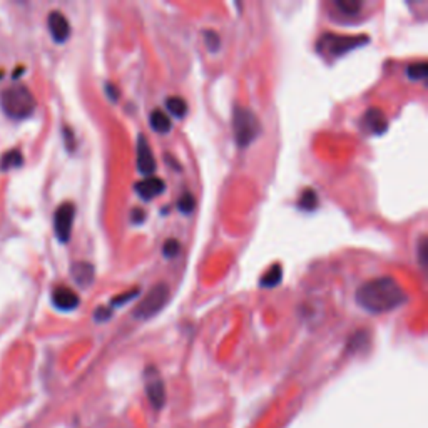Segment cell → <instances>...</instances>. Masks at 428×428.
Here are the masks:
<instances>
[{"label":"cell","instance_id":"1","mask_svg":"<svg viewBox=\"0 0 428 428\" xmlns=\"http://www.w3.org/2000/svg\"><path fill=\"white\" fill-rule=\"evenodd\" d=\"M356 303L372 314H381L396 310L407 303V291L400 286L396 279L381 276L370 279L356 290Z\"/></svg>","mask_w":428,"mask_h":428},{"label":"cell","instance_id":"2","mask_svg":"<svg viewBox=\"0 0 428 428\" xmlns=\"http://www.w3.org/2000/svg\"><path fill=\"white\" fill-rule=\"evenodd\" d=\"M0 107L9 118L25 119L36 111V99L24 84H14L0 94Z\"/></svg>","mask_w":428,"mask_h":428},{"label":"cell","instance_id":"3","mask_svg":"<svg viewBox=\"0 0 428 428\" xmlns=\"http://www.w3.org/2000/svg\"><path fill=\"white\" fill-rule=\"evenodd\" d=\"M233 129H235V139L238 147L246 149L250 144L258 138L261 131V124L255 112L248 107H236L235 118H233Z\"/></svg>","mask_w":428,"mask_h":428},{"label":"cell","instance_id":"4","mask_svg":"<svg viewBox=\"0 0 428 428\" xmlns=\"http://www.w3.org/2000/svg\"><path fill=\"white\" fill-rule=\"evenodd\" d=\"M171 297L169 285L166 283H158L147 291L146 297L142 298V301L136 306L134 310V318L138 320H149V318L156 317L164 306L167 305Z\"/></svg>","mask_w":428,"mask_h":428},{"label":"cell","instance_id":"5","mask_svg":"<svg viewBox=\"0 0 428 428\" xmlns=\"http://www.w3.org/2000/svg\"><path fill=\"white\" fill-rule=\"evenodd\" d=\"M74 216H76V206L72 202H64L57 208L56 214H54V231H56L57 239L61 243H69L72 235V224Z\"/></svg>","mask_w":428,"mask_h":428},{"label":"cell","instance_id":"6","mask_svg":"<svg viewBox=\"0 0 428 428\" xmlns=\"http://www.w3.org/2000/svg\"><path fill=\"white\" fill-rule=\"evenodd\" d=\"M146 395L156 410H162L166 405V387L161 375L154 367L146 370Z\"/></svg>","mask_w":428,"mask_h":428},{"label":"cell","instance_id":"7","mask_svg":"<svg viewBox=\"0 0 428 428\" xmlns=\"http://www.w3.org/2000/svg\"><path fill=\"white\" fill-rule=\"evenodd\" d=\"M320 41L328 45V50L333 56H343V54L350 52V50L360 47V45L367 44L368 37H341V36H325Z\"/></svg>","mask_w":428,"mask_h":428},{"label":"cell","instance_id":"8","mask_svg":"<svg viewBox=\"0 0 428 428\" xmlns=\"http://www.w3.org/2000/svg\"><path fill=\"white\" fill-rule=\"evenodd\" d=\"M156 158L153 154V149H151L149 141L146 139V136L139 134L138 138V169L139 173L144 174L146 178L153 176L156 173Z\"/></svg>","mask_w":428,"mask_h":428},{"label":"cell","instance_id":"9","mask_svg":"<svg viewBox=\"0 0 428 428\" xmlns=\"http://www.w3.org/2000/svg\"><path fill=\"white\" fill-rule=\"evenodd\" d=\"M49 32L57 44H64L69 37H71V24H69L67 17L59 10H52L47 17Z\"/></svg>","mask_w":428,"mask_h":428},{"label":"cell","instance_id":"10","mask_svg":"<svg viewBox=\"0 0 428 428\" xmlns=\"http://www.w3.org/2000/svg\"><path fill=\"white\" fill-rule=\"evenodd\" d=\"M164 188H166L164 181H162L161 178H156V176L144 178L142 181L136 182L134 184V191L144 201H153L154 197L161 196V194L164 193Z\"/></svg>","mask_w":428,"mask_h":428},{"label":"cell","instance_id":"11","mask_svg":"<svg viewBox=\"0 0 428 428\" xmlns=\"http://www.w3.org/2000/svg\"><path fill=\"white\" fill-rule=\"evenodd\" d=\"M52 303L57 310L71 311L79 306L81 299L76 295V291L67 286H57L52 291Z\"/></svg>","mask_w":428,"mask_h":428},{"label":"cell","instance_id":"12","mask_svg":"<svg viewBox=\"0 0 428 428\" xmlns=\"http://www.w3.org/2000/svg\"><path fill=\"white\" fill-rule=\"evenodd\" d=\"M71 275H72L74 281H76L81 288H89L92 285V281H94L96 270L91 263L77 261L72 264Z\"/></svg>","mask_w":428,"mask_h":428},{"label":"cell","instance_id":"13","mask_svg":"<svg viewBox=\"0 0 428 428\" xmlns=\"http://www.w3.org/2000/svg\"><path fill=\"white\" fill-rule=\"evenodd\" d=\"M363 122H365V126L370 129V132H373V134H383L388 127L385 112L378 107L368 109L367 114H365V118H363Z\"/></svg>","mask_w":428,"mask_h":428},{"label":"cell","instance_id":"14","mask_svg":"<svg viewBox=\"0 0 428 428\" xmlns=\"http://www.w3.org/2000/svg\"><path fill=\"white\" fill-rule=\"evenodd\" d=\"M149 122L151 127H153L156 132H159V134H167V132L173 129V122H171V119L167 118L161 109H156V111L151 112Z\"/></svg>","mask_w":428,"mask_h":428},{"label":"cell","instance_id":"15","mask_svg":"<svg viewBox=\"0 0 428 428\" xmlns=\"http://www.w3.org/2000/svg\"><path fill=\"white\" fill-rule=\"evenodd\" d=\"M166 107L167 111L178 119H182L186 116V112H188V104H186V100L179 96L169 97V99L166 100Z\"/></svg>","mask_w":428,"mask_h":428},{"label":"cell","instance_id":"16","mask_svg":"<svg viewBox=\"0 0 428 428\" xmlns=\"http://www.w3.org/2000/svg\"><path fill=\"white\" fill-rule=\"evenodd\" d=\"M283 279V270L279 264H275L270 271L261 278V286L263 288H275L281 283Z\"/></svg>","mask_w":428,"mask_h":428},{"label":"cell","instance_id":"17","mask_svg":"<svg viewBox=\"0 0 428 428\" xmlns=\"http://www.w3.org/2000/svg\"><path fill=\"white\" fill-rule=\"evenodd\" d=\"M407 76L410 81H425L428 76L427 62H415V64L408 65Z\"/></svg>","mask_w":428,"mask_h":428},{"label":"cell","instance_id":"18","mask_svg":"<svg viewBox=\"0 0 428 428\" xmlns=\"http://www.w3.org/2000/svg\"><path fill=\"white\" fill-rule=\"evenodd\" d=\"M334 6L346 15H356L363 7V2H360V0H336Z\"/></svg>","mask_w":428,"mask_h":428},{"label":"cell","instance_id":"19","mask_svg":"<svg viewBox=\"0 0 428 428\" xmlns=\"http://www.w3.org/2000/svg\"><path fill=\"white\" fill-rule=\"evenodd\" d=\"M299 208L305 209V211H313L314 208L318 206V196L313 189H305L303 191L301 197H299Z\"/></svg>","mask_w":428,"mask_h":428},{"label":"cell","instance_id":"20","mask_svg":"<svg viewBox=\"0 0 428 428\" xmlns=\"http://www.w3.org/2000/svg\"><path fill=\"white\" fill-rule=\"evenodd\" d=\"M196 208V201H194V196L189 193V191H184L181 194V197L178 200V209L182 214H191Z\"/></svg>","mask_w":428,"mask_h":428},{"label":"cell","instance_id":"21","mask_svg":"<svg viewBox=\"0 0 428 428\" xmlns=\"http://www.w3.org/2000/svg\"><path fill=\"white\" fill-rule=\"evenodd\" d=\"M19 166H22L21 151H17V149L9 151V153L2 158V169H12V167H19Z\"/></svg>","mask_w":428,"mask_h":428},{"label":"cell","instance_id":"22","mask_svg":"<svg viewBox=\"0 0 428 428\" xmlns=\"http://www.w3.org/2000/svg\"><path fill=\"white\" fill-rule=\"evenodd\" d=\"M202 37H204L206 45H208V49L211 50V52H217V50H220L221 39L214 30H204V32H202Z\"/></svg>","mask_w":428,"mask_h":428},{"label":"cell","instance_id":"23","mask_svg":"<svg viewBox=\"0 0 428 428\" xmlns=\"http://www.w3.org/2000/svg\"><path fill=\"white\" fill-rule=\"evenodd\" d=\"M141 293V290L139 288H132V290L126 291V293L119 295V297H116L114 299L111 301V308H114V306H119V305H126L127 301H131V299H134L138 295Z\"/></svg>","mask_w":428,"mask_h":428},{"label":"cell","instance_id":"24","mask_svg":"<svg viewBox=\"0 0 428 428\" xmlns=\"http://www.w3.org/2000/svg\"><path fill=\"white\" fill-rule=\"evenodd\" d=\"M179 251H181V244L176 239H167L164 246H162V255L166 258H174V256L179 255Z\"/></svg>","mask_w":428,"mask_h":428},{"label":"cell","instance_id":"25","mask_svg":"<svg viewBox=\"0 0 428 428\" xmlns=\"http://www.w3.org/2000/svg\"><path fill=\"white\" fill-rule=\"evenodd\" d=\"M416 253H418L420 264H422L423 270H427V259H428V241H427L425 236H423V238L420 239L418 248H416Z\"/></svg>","mask_w":428,"mask_h":428},{"label":"cell","instance_id":"26","mask_svg":"<svg viewBox=\"0 0 428 428\" xmlns=\"http://www.w3.org/2000/svg\"><path fill=\"white\" fill-rule=\"evenodd\" d=\"M111 314H112L111 306H99V308H97V311L94 313V320L97 323H104V321H107L109 318H111Z\"/></svg>","mask_w":428,"mask_h":428},{"label":"cell","instance_id":"27","mask_svg":"<svg viewBox=\"0 0 428 428\" xmlns=\"http://www.w3.org/2000/svg\"><path fill=\"white\" fill-rule=\"evenodd\" d=\"M64 138H65V146H67V149L72 151L74 149V142H72L74 134L69 127H64Z\"/></svg>","mask_w":428,"mask_h":428},{"label":"cell","instance_id":"28","mask_svg":"<svg viewBox=\"0 0 428 428\" xmlns=\"http://www.w3.org/2000/svg\"><path fill=\"white\" fill-rule=\"evenodd\" d=\"M106 92L109 94V97H111L112 100H118L119 99V91H118V87H116L114 84H106Z\"/></svg>","mask_w":428,"mask_h":428},{"label":"cell","instance_id":"29","mask_svg":"<svg viewBox=\"0 0 428 428\" xmlns=\"http://www.w3.org/2000/svg\"><path fill=\"white\" fill-rule=\"evenodd\" d=\"M131 214H132V223L134 224H141L144 221V217H146L144 216L142 209H134V211H132Z\"/></svg>","mask_w":428,"mask_h":428}]
</instances>
